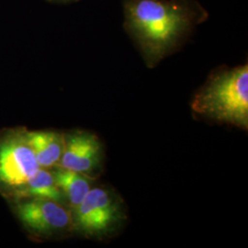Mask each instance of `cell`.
<instances>
[{
	"instance_id": "obj_1",
	"label": "cell",
	"mask_w": 248,
	"mask_h": 248,
	"mask_svg": "<svg viewBox=\"0 0 248 248\" xmlns=\"http://www.w3.org/2000/svg\"><path fill=\"white\" fill-rule=\"evenodd\" d=\"M126 31L156 62L206 16L193 0H124Z\"/></svg>"
},
{
	"instance_id": "obj_7",
	"label": "cell",
	"mask_w": 248,
	"mask_h": 248,
	"mask_svg": "<svg viewBox=\"0 0 248 248\" xmlns=\"http://www.w3.org/2000/svg\"><path fill=\"white\" fill-rule=\"evenodd\" d=\"M27 142L42 169H51L59 164L64 148V135L55 132L25 133Z\"/></svg>"
},
{
	"instance_id": "obj_5",
	"label": "cell",
	"mask_w": 248,
	"mask_h": 248,
	"mask_svg": "<svg viewBox=\"0 0 248 248\" xmlns=\"http://www.w3.org/2000/svg\"><path fill=\"white\" fill-rule=\"evenodd\" d=\"M15 212L26 228L40 235H55L73 227L72 213L53 200L30 198L19 202Z\"/></svg>"
},
{
	"instance_id": "obj_6",
	"label": "cell",
	"mask_w": 248,
	"mask_h": 248,
	"mask_svg": "<svg viewBox=\"0 0 248 248\" xmlns=\"http://www.w3.org/2000/svg\"><path fill=\"white\" fill-rule=\"evenodd\" d=\"M101 160L102 145L96 135L86 132L64 135V148L59 167L89 177L99 168Z\"/></svg>"
},
{
	"instance_id": "obj_9",
	"label": "cell",
	"mask_w": 248,
	"mask_h": 248,
	"mask_svg": "<svg viewBox=\"0 0 248 248\" xmlns=\"http://www.w3.org/2000/svg\"><path fill=\"white\" fill-rule=\"evenodd\" d=\"M20 198H39L53 200L62 203L64 198L56 185L53 173L47 169H39L25 184L19 186L16 191Z\"/></svg>"
},
{
	"instance_id": "obj_3",
	"label": "cell",
	"mask_w": 248,
	"mask_h": 248,
	"mask_svg": "<svg viewBox=\"0 0 248 248\" xmlns=\"http://www.w3.org/2000/svg\"><path fill=\"white\" fill-rule=\"evenodd\" d=\"M124 210L120 198L110 189L91 187L72 213L73 226L89 237H105L124 221Z\"/></svg>"
},
{
	"instance_id": "obj_2",
	"label": "cell",
	"mask_w": 248,
	"mask_h": 248,
	"mask_svg": "<svg viewBox=\"0 0 248 248\" xmlns=\"http://www.w3.org/2000/svg\"><path fill=\"white\" fill-rule=\"evenodd\" d=\"M191 107L200 115L248 129V64L213 74L196 94Z\"/></svg>"
},
{
	"instance_id": "obj_10",
	"label": "cell",
	"mask_w": 248,
	"mask_h": 248,
	"mask_svg": "<svg viewBox=\"0 0 248 248\" xmlns=\"http://www.w3.org/2000/svg\"><path fill=\"white\" fill-rule=\"evenodd\" d=\"M52 3H56V4H67V3H72V2H77L78 0H47Z\"/></svg>"
},
{
	"instance_id": "obj_4",
	"label": "cell",
	"mask_w": 248,
	"mask_h": 248,
	"mask_svg": "<svg viewBox=\"0 0 248 248\" xmlns=\"http://www.w3.org/2000/svg\"><path fill=\"white\" fill-rule=\"evenodd\" d=\"M41 169L25 133H13L0 140V185L18 188Z\"/></svg>"
},
{
	"instance_id": "obj_8",
	"label": "cell",
	"mask_w": 248,
	"mask_h": 248,
	"mask_svg": "<svg viewBox=\"0 0 248 248\" xmlns=\"http://www.w3.org/2000/svg\"><path fill=\"white\" fill-rule=\"evenodd\" d=\"M52 173L56 185L61 190L64 200H67L73 213L91 188L89 177L59 166L53 169Z\"/></svg>"
}]
</instances>
